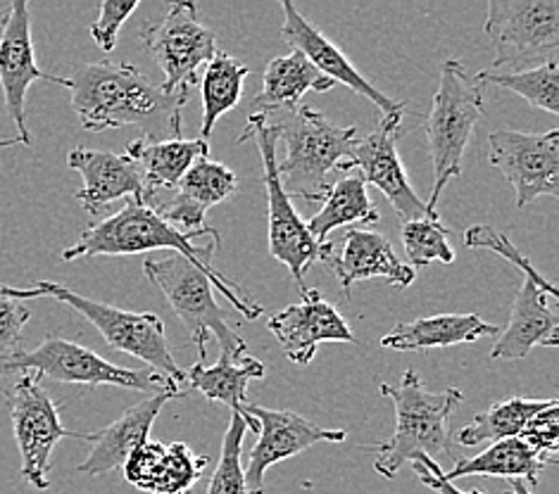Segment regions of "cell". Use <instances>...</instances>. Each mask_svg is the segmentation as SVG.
Returning a JSON list of instances; mask_svg holds the SVG:
<instances>
[{"mask_svg": "<svg viewBox=\"0 0 559 494\" xmlns=\"http://www.w3.org/2000/svg\"><path fill=\"white\" fill-rule=\"evenodd\" d=\"M72 110L84 131L139 126L143 141L181 138V112L189 93H165L139 67L108 60L84 64L70 79Z\"/></svg>", "mask_w": 559, "mask_h": 494, "instance_id": "obj_1", "label": "cell"}, {"mask_svg": "<svg viewBox=\"0 0 559 494\" xmlns=\"http://www.w3.org/2000/svg\"><path fill=\"white\" fill-rule=\"evenodd\" d=\"M219 243L222 238L212 226L203 231L183 233L159 219L151 205L129 197L122 209L108 219L91 224L74 245L64 248L62 260L74 262L82 257H119L141 255V252L151 250H175L177 255L189 260L212 280V286L222 292L238 314L248 322H255L258 316H262V306L212 266V255H215V248H219Z\"/></svg>", "mask_w": 559, "mask_h": 494, "instance_id": "obj_2", "label": "cell"}, {"mask_svg": "<svg viewBox=\"0 0 559 494\" xmlns=\"http://www.w3.org/2000/svg\"><path fill=\"white\" fill-rule=\"evenodd\" d=\"M264 119L272 136L286 145V159L276 162L284 193L305 203H322L331 183L341 177V165L350 162L357 129L334 126L310 105L264 112Z\"/></svg>", "mask_w": 559, "mask_h": 494, "instance_id": "obj_3", "label": "cell"}, {"mask_svg": "<svg viewBox=\"0 0 559 494\" xmlns=\"http://www.w3.org/2000/svg\"><path fill=\"white\" fill-rule=\"evenodd\" d=\"M379 393L395 407V433L385 443L367 447L374 451V471L383 478H395L403 466L417 457H429L441 466V459L452 457L450 417L464 399L457 387L443 393H429L419 373L407 369L397 385L379 383Z\"/></svg>", "mask_w": 559, "mask_h": 494, "instance_id": "obj_4", "label": "cell"}, {"mask_svg": "<svg viewBox=\"0 0 559 494\" xmlns=\"http://www.w3.org/2000/svg\"><path fill=\"white\" fill-rule=\"evenodd\" d=\"M0 298L17 300V302L50 298L68 304L70 310L82 314L88 324L98 328V333L105 338V342L112 347V350L141 359V362L153 366L155 373L165 376L175 385L186 383V373L179 369L175 357L169 352L165 324L157 314L117 310L112 304L88 300L84 296H79V292L70 290L68 286L52 284V280H38V284L29 288L0 286Z\"/></svg>", "mask_w": 559, "mask_h": 494, "instance_id": "obj_5", "label": "cell"}, {"mask_svg": "<svg viewBox=\"0 0 559 494\" xmlns=\"http://www.w3.org/2000/svg\"><path fill=\"white\" fill-rule=\"evenodd\" d=\"M486 115L484 91L464 64L448 58L441 64V79L433 96L431 112L424 119L426 143L433 162V189L426 205L431 219H438V200L445 185L462 173V157L472 141L476 124Z\"/></svg>", "mask_w": 559, "mask_h": 494, "instance_id": "obj_6", "label": "cell"}, {"mask_svg": "<svg viewBox=\"0 0 559 494\" xmlns=\"http://www.w3.org/2000/svg\"><path fill=\"white\" fill-rule=\"evenodd\" d=\"M143 272L167 298L171 312L179 316L183 328L189 330L191 342L198 347V364H205L210 338L219 342L222 354H250L246 340L236 336L226 324L224 310L215 298V286L198 266L181 255L145 257Z\"/></svg>", "mask_w": 559, "mask_h": 494, "instance_id": "obj_7", "label": "cell"}, {"mask_svg": "<svg viewBox=\"0 0 559 494\" xmlns=\"http://www.w3.org/2000/svg\"><path fill=\"white\" fill-rule=\"evenodd\" d=\"M15 373H34L38 381H58L74 385H115L124 390H157L163 393L167 387H179L165 376H159L153 369H124L115 366L108 359L98 357L88 347L60 336H46L44 342L34 350H17L0 354V378L15 376Z\"/></svg>", "mask_w": 559, "mask_h": 494, "instance_id": "obj_8", "label": "cell"}, {"mask_svg": "<svg viewBox=\"0 0 559 494\" xmlns=\"http://www.w3.org/2000/svg\"><path fill=\"white\" fill-rule=\"evenodd\" d=\"M255 138V145L262 157V185L267 193V217H270V255L282 262L293 284L298 286L300 296L308 290L305 284V272L312 262H326L334 252V243H317L310 236L308 226L293 209L290 197L284 193L282 179L276 169V138L267 126L264 115H248V124L236 143H246Z\"/></svg>", "mask_w": 559, "mask_h": 494, "instance_id": "obj_9", "label": "cell"}, {"mask_svg": "<svg viewBox=\"0 0 559 494\" xmlns=\"http://www.w3.org/2000/svg\"><path fill=\"white\" fill-rule=\"evenodd\" d=\"M484 29L496 48L498 70L557 60L559 0H490Z\"/></svg>", "mask_w": 559, "mask_h": 494, "instance_id": "obj_10", "label": "cell"}, {"mask_svg": "<svg viewBox=\"0 0 559 494\" xmlns=\"http://www.w3.org/2000/svg\"><path fill=\"white\" fill-rule=\"evenodd\" d=\"M141 44L165 76L159 84L165 93H191L198 67L207 64L217 52V36L198 20L195 3H175L165 17L145 22Z\"/></svg>", "mask_w": 559, "mask_h": 494, "instance_id": "obj_11", "label": "cell"}, {"mask_svg": "<svg viewBox=\"0 0 559 494\" xmlns=\"http://www.w3.org/2000/svg\"><path fill=\"white\" fill-rule=\"evenodd\" d=\"M5 409L10 413L15 443L22 457V478L36 490L50 487V457L62 437H79L60 423V409L52 402L34 373H22L5 390Z\"/></svg>", "mask_w": 559, "mask_h": 494, "instance_id": "obj_12", "label": "cell"}, {"mask_svg": "<svg viewBox=\"0 0 559 494\" xmlns=\"http://www.w3.org/2000/svg\"><path fill=\"white\" fill-rule=\"evenodd\" d=\"M488 162L516 193V209L559 193V131L522 133L496 129L488 133Z\"/></svg>", "mask_w": 559, "mask_h": 494, "instance_id": "obj_13", "label": "cell"}, {"mask_svg": "<svg viewBox=\"0 0 559 494\" xmlns=\"http://www.w3.org/2000/svg\"><path fill=\"white\" fill-rule=\"evenodd\" d=\"M34 82H50L70 88V79L46 74L36 64L34 38H32V15L26 0H15L3 15V32H0V88H3L5 110L15 124V138L0 141V148L5 145H29L32 133L26 126V91Z\"/></svg>", "mask_w": 559, "mask_h": 494, "instance_id": "obj_14", "label": "cell"}, {"mask_svg": "<svg viewBox=\"0 0 559 494\" xmlns=\"http://www.w3.org/2000/svg\"><path fill=\"white\" fill-rule=\"evenodd\" d=\"M403 112L385 115L377 129L367 138H357L350 162L341 165V173H350L359 169V179L365 185H377V189L389 197V203L397 212V217L405 221L431 219L426 205L407 181L405 167L397 155V136H401Z\"/></svg>", "mask_w": 559, "mask_h": 494, "instance_id": "obj_15", "label": "cell"}, {"mask_svg": "<svg viewBox=\"0 0 559 494\" xmlns=\"http://www.w3.org/2000/svg\"><path fill=\"white\" fill-rule=\"evenodd\" d=\"M241 411L258 421L260 431L258 443L250 451L248 469H243L250 494H264V475H267L270 466L298 457V454L310 449L317 443H343L348 437L345 431L322 429V425L312 423L296 411L267 409L250 402H246Z\"/></svg>", "mask_w": 559, "mask_h": 494, "instance_id": "obj_16", "label": "cell"}, {"mask_svg": "<svg viewBox=\"0 0 559 494\" xmlns=\"http://www.w3.org/2000/svg\"><path fill=\"white\" fill-rule=\"evenodd\" d=\"M267 328L282 345L288 362L298 366H308L322 342H357L336 306L314 288L305 290L298 304H288L286 310L272 314Z\"/></svg>", "mask_w": 559, "mask_h": 494, "instance_id": "obj_17", "label": "cell"}, {"mask_svg": "<svg viewBox=\"0 0 559 494\" xmlns=\"http://www.w3.org/2000/svg\"><path fill=\"white\" fill-rule=\"evenodd\" d=\"M282 10H284V26H282L284 41L293 50L300 52V56L308 60L319 74H324L334 84L348 86L350 91L359 93V96L367 98L369 103H374L381 117L405 110L403 103L389 98L385 93L371 86L367 79L355 70L353 62L345 58V52L331 41L326 34L319 32L317 26L290 3V0H284Z\"/></svg>", "mask_w": 559, "mask_h": 494, "instance_id": "obj_18", "label": "cell"}, {"mask_svg": "<svg viewBox=\"0 0 559 494\" xmlns=\"http://www.w3.org/2000/svg\"><path fill=\"white\" fill-rule=\"evenodd\" d=\"M186 393L181 387H167V390L157 393L148 399H141L139 405L129 407L122 413V419L105 425V429L82 433V439L91 443V451L86 461L76 466V471L91 478H98L119 469L131 451L148 443L153 423L169 399H177Z\"/></svg>", "mask_w": 559, "mask_h": 494, "instance_id": "obj_19", "label": "cell"}, {"mask_svg": "<svg viewBox=\"0 0 559 494\" xmlns=\"http://www.w3.org/2000/svg\"><path fill=\"white\" fill-rule=\"evenodd\" d=\"M236 189L238 179L229 167L203 157L183 173V179L175 189V197L165 200V203H153L151 207L157 212L159 219L183 233L203 231L207 229V209L231 197Z\"/></svg>", "mask_w": 559, "mask_h": 494, "instance_id": "obj_20", "label": "cell"}, {"mask_svg": "<svg viewBox=\"0 0 559 494\" xmlns=\"http://www.w3.org/2000/svg\"><path fill=\"white\" fill-rule=\"evenodd\" d=\"M68 167L82 173L84 189L76 191V200L91 217L117 203V200H139L145 203V189L134 159L127 153L74 148L68 155Z\"/></svg>", "mask_w": 559, "mask_h": 494, "instance_id": "obj_21", "label": "cell"}, {"mask_svg": "<svg viewBox=\"0 0 559 494\" xmlns=\"http://www.w3.org/2000/svg\"><path fill=\"white\" fill-rule=\"evenodd\" d=\"M341 245V252H331V257L324 264L336 274L348 300L357 280L381 276L389 278V284L395 288H407L415 284L417 272L395 255L391 240L381 233L350 229L345 231Z\"/></svg>", "mask_w": 559, "mask_h": 494, "instance_id": "obj_22", "label": "cell"}, {"mask_svg": "<svg viewBox=\"0 0 559 494\" xmlns=\"http://www.w3.org/2000/svg\"><path fill=\"white\" fill-rule=\"evenodd\" d=\"M559 342V312L557 300L524 278L510 314V324L504 326L500 338L492 347L490 357L498 362H514L524 359L534 347H555Z\"/></svg>", "mask_w": 559, "mask_h": 494, "instance_id": "obj_23", "label": "cell"}, {"mask_svg": "<svg viewBox=\"0 0 559 494\" xmlns=\"http://www.w3.org/2000/svg\"><path fill=\"white\" fill-rule=\"evenodd\" d=\"M127 155L134 159L143 189H145V205L155 203L157 191H175L183 173L189 171L198 159L210 157V145L203 138L186 141H163V143H148L136 138L129 143Z\"/></svg>", "mask_w": 559, "mask_h": 494, "instance_id": "obj_24", "label": "cell"}, {"mask_svg": "<svg viewBox=\"0 0 559 494\" xmlns=\"http://www.w3.org/2000/svg\"><path fill=\"white\" fill-rule=\"evenodd\" d=\"M490 336H500V328L496 324L484 322L481 316L438 314L417 318V322L409 324H397L389 336L381 338V345L397 352H419L433 350V347H455Z\"/></svg>", "mask_w": 559, "mask_h": 494, "instance_id": "obj_25", "label": "cell"}, {"mask_svg": "<svg viewBox=\"0 0 559 494\" xmlns=\"http://www.w3.org/2000/svg\"><path fill=\"white\" fill-rule=\"evenodd\" d=\"M336 84L319 74L314 67L305 60L300 52L293 50L290 56L270 60L262 79V93L248 105V115H264L278 108H296L308 91L326 93Z\"/></svg>", "mask_w": 559, "mask_h": 494, "instance_id": "obj_26", "label": "cell"}, {"mask_svg": "<svg viewBox=\"0 0 559 494\" xmlns=\"http://www.w3.org/2000/svg\"><path fill=\"white\" fill-rule=\"evenodd\" d=\"M545 466H550L548 459H543L538 451L531 449L522 437H508L500 443H492L476 457L455 459V466L443 478L448 483H455L457 478L467 475H486V478H510L524 480L528 487L540 483Z\"/></svg>", "mask_w": 559, "mask_h": 494, "instance_id": "obj_27", "label": "cell"}, {"mask_svg": "<svg viewBox=\"0 0 559 494\" xmlns=\"http://www.w3.org/2000/svg\"><path fill=\"white\" fill-rule=\"evenodd\" d=\"M322 203V209L305 221L317 243H326L331 231L343 229V226H369L379 221V212L371 203L367 185L355 173H341L331 183Z\"/></svg>", "mask_w": 559, "mask_h": 494, "instance_id": "obj_28", "label": "cell"}, {"mask_svg": "<svg viewBox=\"0 0 559 494\" xmlns=\"http://www.w3.org/2000/svg\"><path fill=\"white\" fill-rule=\"evenodd\" d=\"M264 373H267L264 364L252 354H219V362L215 366L195 364L186 371V383L201 393L207 402H219L231 411H241L248 402V383L264 378Z\"/></svg>", "mask_w": 559, "mask_h": 494, "instance_id": "obj_29", "label": "cell"}, {"mask_svg": "<svg viewBox=\"0 0 559 494\" xmlns=\"http://www.w3.org/2000/svg\"><path fill=\"white\" fill-rule=\"evenodd\" d=\"M557 399H528V397H510L502 402L490 405L486 411L476 413L474 421L455 435L462 447H478V445H492L500 439L519 437L528 425V421L555 405Z\"/></svg>", "mask_w": 559, "mask_h": 494, "instance_id": "obj_30", "label": "cell"}, {"mask_svg": "<svg viewBox=\"0 0 559 494\" xmlns=\"http://www.w3.org/2000/svg\"><path fill=\"white\" fill-rule=\"evenodd\" d=\"M250 70L246 64L236 62L229 52H215V58L207 62V70L203 74V126L201 136L207 141L212 136V129L219 122V117L234 110L238 100H241L243 82Z\"/></svg>", "mask_w": 559, "mask_h": 494, "instance_id": "obj_31", "label": "cell"}, {"mask_svg": "<svg viewBox=\"0 0 559 494\" xmlns=\"http://www.w3.org/2000/svg\"><path fill=\"white\" fill-rule=\"evenodd\" d=\"M478 84H492L504 91H512L522 96L528 105L548 112L559 115V72L557 60H550L538 67H528L522 72H478Z\"/></svg>", "mask_w": 559, "mask_h": 494, "instance_id": "obj_32", "label": "cell"}, {"mask_svg": "<svg viewBox=\"0 0 559 494\" xmlns=\"http://www.w3.org/2000/svg\"><path fill=\"white\" fill-rule=\"evenodd\" d=\"M403 248L407 255V266L412 269H421V266L431 262L452 264L455 262V252L450 248V229L438 219H419V221H405L403 224Z\"/></svg>", "mask_w": 559, "mask_h": 494, "instance_id": "obj_33", "label": "cell"}, {"mask_svg": "<svg viewBox=\"0 0 559 494\" xmlns=\"http://www.w3.org/2000/svg\"><path fill=\"white\" fill-rule=\"evenodd\" d=\"M248 433V423L241 417V411H231L229 429L222 439V454L215 475L210 480L207 494H250L246 485V471H243V437Z\"/></svg>", "mask_w": 559, "mask_h": 494, "instance_id": "obj_34", "label": "cell"}, {"mask_svg": "<svg viewBox=\"0 0 559 494\" xmlns=\"http://www.w3.org/2000/svg\"><path fill=\"white\" fill-rule=\"evenodd\" d=\"M205 466L207 457L195 454L186 443L165 445V459L151 494H186L201 480Z\"/></svg>", "mask_w": 559, "mask_h": 494, "instance_id": "obj_35", "label": "cell"}, {"mask_svg": "<svg viewBox=\"0 0 559 494\" xmlns=\"http://www.w3.org/2000/svg\"><path fill=\"white\" fill-rule=\"evenodd\" d=\"M464 245L472 248V250H490V252H496V255H500V257L508 260L510 264H514L516 269L524 274V278L531 280V284H536L545 292V296H550L555 300L559 298V290H557V286L552 284V280L545 278L536 269L534 262H531L526 255H522V250H519L508 236L492 229V226H486V224L484 226L481 224L472 226V229L464 233Z\"/></svg>", "mask_w": 559, "mask_h": 494, "instance_id": "obj_36", "label": "cell"}, {"mask_svg": "<svg viewBox=\"0 0 559 494\" xmlns=\"http://www.w3.org/2000/svg\"><path fill=\"white\" fill-rule=\"evenodd\" d=\"M163 459H165V445L151 443L148 439V443L129 454L127 461L122 463V473L134 487L143 492H153Z\"/></svg>", "mask_w": 559, "mask_h": 494, "instance_id": "obj_37", "label": "cell"}, {"mask_svg": "<svg viewBox=\"0 0 559 494\" xmlns=\"http://www.w3.org/2000/svg\"><path fill=\"white\" fill-rule=\"evenodd\" d=\"M519 437H522L531 449L538 451L543 459L555 463L557 447H559V402L536 413Z\"/></svg>", "mask_w": 559, "mask_h": 494, "instance_id": "obj_38", "label": "cell"}, {"mask_svg": "<svg viewBox=\"0 0 559 494\" xmlns=\"http://www.w3.org/2000/svg\"><path fill=\"white\" fill-rule=\"evenodd\" d=\"M139 8L136 0L119 3V0H103L100 15L91 24V38L103 52H112L117 46V36L122 24L131 17V12Z\"/></svg>", "mask_w": 559, "mask_h": 494, "instance_id": "obj_39", "label": "cell"}, {"mask_svg": "<svg viewBox=\"0 0 559 494\" xmlns=\"http://www.w3.org/2000/svg\"><path fill=\"white\" fill-rule=\"evenodd\" d=\"M29 316L32 312L24 302L0 298V354L22 350V330Z\"/></svg>", "mask_w": 559, "mask_h": 494, "instance_id": "obj_40", "label": "cell"}, {"mask_svg": "<svg viewBox=\"0 0 559 494\" xmlns=\"http://www.w3.org/2000/svg\"><path fill=\"white\" fill-rule=\"evenodd\" d=\"M412 471H415V475L419 478V483L426 485L429 490L438 492V494H486L481 490H457L455 483H448V480L443 478V469L438 466L436 461H431L429 457H417L412 459Z\"/></svg>", "mask_w": 559, "mask_h": 494, "instance_id": "obj_41", "label": "cell"}, {"mask_svg": "<svg viewBox=\"0 0 559 494\" xmlns=\"http://www.w3.org/2000/svg\"><path fill=\"white\" fill-rule=\"evenodd\" d=\"M510 487H512V494H534V492H531V487L524 483V480H512Z\"/></svg>", "mask_w": 559, "mask_h": 494, "instance_id": "obj_42", "label": "cell"}]
</instances>
